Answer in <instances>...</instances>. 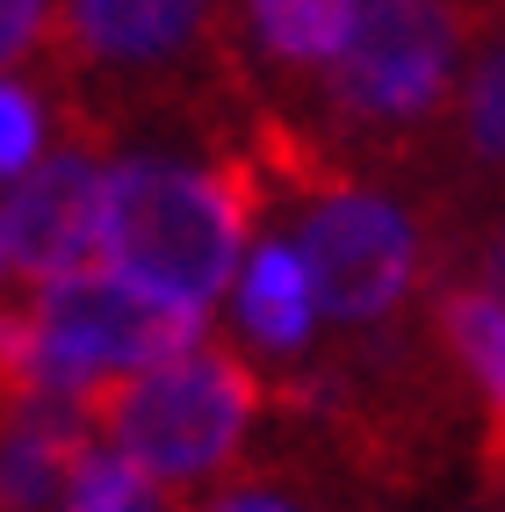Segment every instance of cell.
Wrapping results in <instances>:
<instances>
[{
	"label": "cell",
	"mask_w": 505,
	"mask_h": 512,
	"mask_svg": "<svg viewBox=\"0 0 505 512\" xmlns=\"http://www.w3.org/2000/svg\"><path fill=\"white\" fill-rule=\"evenodd\" d=\"M469 22L462 0H368L347 58L318 80L332 130L361 145H412L433 116L455 109L469 80Z\"/></svg>",
	"instance_id": "3"
},
{
	"label": "cell",
	"mask_w": 505,
	"mask_h": 512,
	"mask_svg": "<svg viewBox=\"0 0 505 512\" xmlns=\"http://www.w3.org/2000/svg\"><path fill=\"white\" fill-rule=\"evenodd\" d=\"M37 159H44V101L8 73L0 80V181H22Z\"/></svg>",
	"instance_id": "16"
},
{
	"label": "cell",
	"mask_w": 505,
	"mask_h": 512,
	"mask_svg": "<svg viewBox=\"0 0 505 512\" xmlns=\"http://www.w3.org/2000/svg\"><path fill=\"white\" fill-rule=\"evenodd\" d=\"M51 29H58L51 0H0V80H8V65H22L37 44H51Z\"/></svg>",
	"instance_id": "18"
},
{
	"label": "cell",
	"mask_w": 505,
	"mask_h": 512,
	"mask_svg": "<svg viewBox=\"0 0 505 512\" xmlns=\"http://www.w3.org/2000/svg\"><path fill=\"white\" fill-rule=\"evenodd\" d=\"M217 22V0H58V51L80 73H174L181 58L202 51Z\"/></svg>",
	"instance_id": "7"
},
{
	"label": "cell",
	"mask_w": 505,
	"mask_h": 512,
	"mask_svg": "<svg viewBox=\"0 0 505 512\" xmlns=\"http://www.w3.org/2000/svg\"><path fill=\"white\" fill-rule=\"evenodd\" d=\"M87 448H94L87 404L73 397L8 404L0 412V512H58Z\"/></svg>",
	"instance_id": "8"
},
{
	"label": "cell",
	"mask_w": 505,
	"mask_h": 512,
	"mask_svg": "<svg viewBox=\"0 0 505 512\" xmlns=\"http://www.w3.org/2000/svg\"><path fill=\"white\" fill-rule=\"evenodd\" d=\"M101 210H109V166L87 145L44 152L0 202V238L8 267L29 289H51L65 275L101 267Z\"/></svg>",
	"instance_id": "6"
},
{
	"label": "cell",
	"mask_w": 505,
	"mask_h": 512,
	"mask_svg": "<svg viewBox=\"0 0 505 512\" xmlns=\"http://www.w3.org/2000/svg\"><path fill=\"white\" fill-rule=\"evenodd\" d=\"M289 217H296V253L311 267L318 311L332 325L347 339L404 325V311L426 282V231L390 188H368L347 174L289 202Z\"/></svg>",
	"instance_id": "4"
},
{
	"label": "cell",
	"mask_w": 505,
	"mask_h": 512,
	"mask_svg": "<svg viewBox=\"0 0 505 512\" xmlns=\"http://www.w3.org/2000/svg\"><path fill=\"white\" fill-rule=\"evenodd\" d=\"M0 275H8V238H0Z\"/></svg>",
	"instance_id": "20"
},
{
	"label": "cell",
	"mask_w": 505,
	"mask_h": 512,
	"mask_svg": "<svg viewBox=\"0 0 505 512\" xmlns=\"http://www.w3.org/2000/svg\"><path fill=\"white\" fill-rule=\"evenodd\" d=\"M267 210L260 166L217 159H116L109 166V210H101V267H116L123 282H138L166 303L210 311L239 275V253L253 238V217Z\"/></svg>",
	"instance_id": "1"
},
{
	"label": "cell",
	"mask_w": 505,
	"mask_h": 512,
	"mask_svg": "<svg viewBox=\"0 0 505 512\" xmlns=\"http://www.w3.org/2000/svg\"><path fill=\"white\" fill-rule=\"evenodd\" d=\"M433 332H441L448 361H455L484 397L505 390V303H498V296H484L477 282L441 275V289H433Z\"/></svg>",
	"instance_id": "11"
},
{
	"label": "cell",
	"mask_w": 505,
	"mask_h": 512,
	"mask_svg": "<svg viewBox=\"0 0 505 512\" xmlns=\"http://www.w3.org/2000/svg\"><path fill=\"white\" fill-rule=\"evenodd\" d=\"M239 325L260 354H303L318 332V289H311V267L289 238H267L253 246L246 275H239Z\"/></svg>",
	"instance_id": "10"
},
{
	"label": "cell",
	"mask_w": 505,
	"mask_h": 512,
	"mask_svg": "<svg viewBox=\"0 0 505 512\" xmlns=\"http://www.w3.org/2000/svg\"><path fill=\"white\" fill-rule=\"evenodd\" d=\"M195 512H332L325 484L296 462H267V469H239L202 498Z\"/></svg>",
	"instance_id": "15"
},
{
	"label": "cell",
	"mask_w": 505,
	"mask_h": 512,
	"mask_svg": "<svg viewBox=\"0 0 505 512\" xmlns=\"http://www.w3.org/2000/svg\"><path fill=\"white\" fill-rule=\"evenodd\" d=\"M484 462H505V390L484 404V448H477Z\"/></svg>",
	"instance_id": "19"
},
{
	"label": "cell",
	"mask_w": 505,
	"mask_h": 512,
	"mask_svg": "<svg viewBox=\"0 0 505 512\" xmlns=\"http://www.w3.org/2000/svg\"><path fill=\"white\" fill-rule=\"evenodd\" d=\"M441 275L477 282L484 296L505 303V210L498 217H477L462 238H448V246H441Z\"/></svg>",
	"instance_id": "17"
},
{
	"label": "cell",
	"mask_w": 505,
	"mask_h": 512,
	"mask_svg": "<svg viewBox=\"0 0 505 512\" xmlns=\"http://www.w3.org/2000/svg\"><path fill=\"white\" fill-rule=\"evenodd\" d=\"M267 412V383L239 347H195L188 361H166L145 375H109L87 390V426L130 455L166 491L210 484L246 455V433Z\"/></svg>",
	"instance_id": "2"
},
{
	"label": "cell",
	"mask_w": 505,
	"mask_h": 512,
	"mask_svg": "<svg viewBox=\"0 0 505 512\" xmlns=\"http://www.w3.org/2000/svg\"><path fill=\"white\" fill-rule=\"evenodd\" d=\"M29 311L44 325L58 390L80 397V404L109 375H145L166 361H188L202 347V311L123 282L116 267H87V275H65V282L37 289Z\"/></svg>",
	"instance_id": "5"
},
{
	"label": "cell",
	"mask_w": 505,
	"mask_h": 512,
	"mask_svg": "<svg viewBox=\"0 0 505 512\" xmlns=\"http://www.w3.org/2000/svg\"><path fill=\"white\" fill-rule=\"evenodd\" d=\"M37 397H65L51 347H44V325H37L29 303H0V412L8 404H37Z\"/></svg>",
	"instance_id": "14"
},
{
	"label": "cell",
	"mask_w": 505,
	"mask_h": 512,
	"mask_svg": "<svg viewBox=\"0 0 505 512\" xmlns=\"http://www.w3.org/2000/svg\"><path fill=\"white\" fill-rule=\"evenodd\" d=\"M58 512H181V505H174V491H166L159 476H145L130 455L87 448V462L73 469V491H65Z\"/></svg>",
	"instance_id": "13"
},
{
	"label": "cell",
	"mask_w": 505,
	"mask_h": 512,
	"mask_svg": "<svg viewBox=\"0 0 505 512\" xmlns=\"http://www.w3.org/2000/svg\"><path fill=\"white\" fill-rule=\"evenodd\" d=\"M368 0H239L246 15V44L296 80H325L347 58L354 29H361Z\"/></svg>",
	"instance_id": "9"
},
{
	"label": "cell",
	"mask_w": 505,
	"mask_h": 512,
	"mask_svg": "<svg viewBox=\"0 0 505 512\" xmlns=\"http://www.w3.org/2000/svg\"><path fill=\"white\" fill-rule=\"evenodd\" d=\"M455 145L484 181L505 188V37L469 58V80L455 94Z\"/></svg>",
	"instance_id": "12"
}]
</instances>
